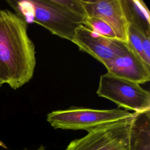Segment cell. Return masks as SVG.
I'll list each match as a JSON object with an SVG mask.
<instances>
[{
    "label": "cell",
    "instance_id": "1",
    "mask_svg": "<svg viewBox=\"0 0 150 150\" xmlns=\"http://www.w3.org/2000/svg\"><path fill=\"white\" fill-rule=\"evenodd\" d=\"M35 54L28 23L13 12L0 10V88L6 84L16 90L28 83L33 76Z\"/></svg>",
    "mask_w": 150,
    "mask_h": 150
},
{
    "label": "cell",
    "instance_id": "2",
    "mask_svg": "<svg viewBox=\"0 0 150 150\" xmlns=\"http://www.w3.org/2000/svg\"><path fill=\"white\" fill-rule=\"evenodd\" d=\"M14 13L28 24L35 23L52 34L71 41L86 17L69 10L58 0H6Z\"/></svg>",
    "mask_w": 150,
    "mask_h": 150
},
{
    "label": "cell",
    "instance_id": "3",
    "mask_svg": "<svg viewBox=\"0 0 150 150\" xmlns=\"http://www.w3.org/2000/svg\"><path fill=\"white\" fill-rule=\"evenodd\" d=\"M133 112L120 108L98 110L71 107L47 114L46 120L55 129L86 130L87 132L100 125L131 117Z\"/></svg>",
    "mask_w": 150,
    "mask_h": 150
},
{
    "label": "cell",
    "instance_id": "4",
    "mask_svg": "<svg viewBox=\"0 0 150 150\" xmlns=\"http://www.w3.org/2000/svg\"><path fill=\"white\" fill-rule=\"evenodd\" d=\"M98 96L107 98L120 107L141 112L150 110V93L139 84L108 73L100 77L96 91Z\"/></svg>",
    "mask_w": 150,
    "mask_h": 150
},
{
    "label": "cell",
    "instance_id": "5",
    "mask_svg": "<svg viewBox=\"0 0 150 150\" xmlns=\"http://www.w3.org/2000/svg\"><path fill=\"white\" fill-rule=\"evenodd\" d=\"M132 117L97 127L71 141L65 150H128Z\"/></svg>",
    "mask_w": 150,
    "mask_h": 150
},
{
    "label": "cell",
    "instance_id": "6",
    "mask_svg": "<svg viewBox=\"0 0 150 150\" xmlns=\"http://www.w3.org/2000/svg\"><path fill=\"white\" fill-rule=\"evenodd\" d=\"M71 42L103 64L129 50L125 42L97 35L83 25L76 29Z\"/></svg>",
    "mask_w": 150,
    "mask_h": 150
},
{
    "label": "cell",
    "instance_id": "7",
    "mask_svg": "<svg viewBox=\"0 0 150 150\" xmlns=\"http://www.w3.org/2000/svg\"><path fill=\"white\" fill-rule=\"evenodd\" d=\"M81 1L87 17H94L104 21L112 28L117 39L127 43L128 24L121 0Z\"/></svg>",
    "mask_w": 150,
    "mask_h": 150
},
{
    "label": "cell",
    "instance_id": "8",
    "mask_svg": "<svg viewBox=\"0 0 150 150\" xmlns=\"http://www.w3.org/2000/svg\"><path fill=\"white\" fill-rule=\"evenodd\" d=\"M107 73L139 84L150 80V66L129 49L124 54L104 64Z\"/></svg>",
    "mask_w": 150,
    "mask_h": 150
},
{
    "label": "cell",
    "instance_id": "9",
    "mask_svg": "<svg viewBox=\"0 0 150 150\" xmlns=\"http://www.w3.org/2000/svg\"><path fill=\"white\" fill-rule=\"evenodd\" d=\"M128 150H150V110L133 112L129 129Z\"/></svg>",
    "mask_w": 150,
    "mask_h": 150
},
{
    "label": "cell",
    "instance_id": "10",
    "mask_svg": "<svg viewBox=\"0 0 150 150\" xmlns=\"http://www.w3.org/2000/svg\"><path fill=\"white\" fill-rule=\"evenodd\" d=\"M128 25H133L141 34L150 36L149 11L145 4L139 0H121Z\"/></svg>",
    "mask_w": 150,
    "mask_h": 150
},
{
    "label": "cell",
    "instance_id": "11",
    "mask_svg": "<svg viewBox=\"0 0 150 150\" xmlns=\"http://www.w3.org/2000/svg\"><path fill=\"white\" fill-rule=\"evenodd\" d=\"M83 26L100 36L110 39H117L115 33L112 28L99 18L86 17L84 21Z\"/></svg>",
    "mask_w": 150,
    "mask_h": 150
},
{
    "label": "cell",
    "instance_id": "12",
    "mask_svg": "<svg viewBox=\"0 0 150 150\" xmlns=\"http://www.w3.org/2000/svg\"><path fill=\"white\" fill-rule=\"evenodd\" d=\"M142 34H141V33L133 25H128L127 32V41L126 43L128 48L132 52H133L136 55H137L146 64H148L143 52L142 45Z\"/></svg>",
    "mask_w": 150,
    "mask_h": 150
},
{
    "label": "cell",
    "instance_id": "13",
    "mask_svg": "<svg viewBox=\"0 0 150 150\" xmlns=\"http://www.w3.org/2000/svg\"><path fill=\"white\" fill-rule=\"evenodd\" d=\"M58 2L73 12L87 17L81 0H58Z\"/></svg>",
    "mask_w": 150,
    "mask_h": 150
},
{
    "label": "cell",
    "instance_id": "14",
    "mask_svg": "<svg viewBox=\"0 0 150 150\" xmlns=\"http://www.w3.org/2000/svg\"><path fill=\"white\" fill-rule=\"evenodd\" d=\"M23 150H28V149H24ZM36 150H45V147L44 146H43V145H40L37 149H36Z\"/></svg>",
    "mask_w": 150,
    "mask_h": 150
},
{
    "label": "cell",
    "instance_id": "15",
    "mask_svg": "<svg viewBox=\"0 0 150 150\" xmlns=\"http://www.w3.org/2000/svg\"><path fill=\"white\" fill-rule=\"evenodd\" d=\"M0 146L1 147H2V148H5V149H6L7 148V146L5 145V144L3 142H2L1 141H0Z\"/></svg>",
    "mask_w": 150,
    "mask_h": 150
}]
</instances>
